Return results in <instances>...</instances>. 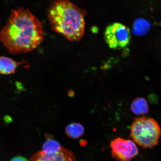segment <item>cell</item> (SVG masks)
<instances>
[{
  "label": "cell",
  "instance_id": "cell-11",
  "mask_svg": "<svg viewBox=\"0 0 161 161\" xmlns=\"http://www.w3.org/2000/svg\"><path fill=\"white\" fill-rule=\"evenodd\" d=\"M62 147L57 141L48 137L42 147V151L46 154H52L59 152Z\"/></svg>",
  "mask_w": 161,
  "mask_h": 161
},
{
  "label": "cell",
  "instance_id": "cell-8",
  "mask_svg": "<svg viewBox=\"0 0 161 161\" xmlns=\"http://www.w3.org/2000/svg\"><path fill=\"white\" fill-rule=\"evenodd\" d=\"M131 110L136 115H140L147 114L149 111L147 102L144 98H136L132 103Z\"/></svg>",
  "mask_w": 161,
  "mask_h": 161
},
{
  "label": "cell",
  "instance_id": "cell-2",
  "mask_svg": "<svg viewBox=\"0 0 161 161\" xmlns=\"http://www.w3.org/2000/svg\"><path fill=\"white\" fill-rule=\"evenodd\" d=\"M86 11L69 0H55L50 7L49 19L53 29L71 41L83 37Z\"/></svg>",
  "mask_w": 161,
  "mask_h": 161
},
{
  "label": "cell",
  "instance_id": "cell-5",
  "mask_svg": "<svg viewBox=\"0 0 161 161\" xmlns=\"http://www.w3.org/2000/svg\"><path fill=\"white\" fill-rule=\"evenodd\" d=\"M110 147L113 158L118 161H131L137 155V147L133 141L120 137L111 141Z\"/></svg>",
  "mask_w": 161,
  "mask_h": 161
},
{
  "label": "cell",
  "instance_id": "cell-10",
  "mask_svg": "<svg viewBox=\"0 0 161 161\" xmlns=\"http://www.w3.org/2000/svg\"><path fill=\"white\" fill-rule=\"evenodd\" d=\"M65 132L66 135L69 137L76 139L83 135L84 128L81 124L78 123H73L66 126Z\"/></svg>",
  "mask_w": 161,
  "mask_h": 161
},
{
  "label": "cell",
  "instance_id": "cell-9",
  "mask_svg": "<svg viewBox=\"0 0 161 161\" xmlns=\"http://www.w3.org/2000/svg\"><path fill=\"white\" fill-rule=\"evenodd\" d=\"M151 27L150 24L148 21L142 19H137L133 26L132 33L137 36L146 35Z\"/></svg>",
  "mask_w": 161,
  "mask_h": 161
},
{
  "label": "cell",
  "instance_id": "cell-4",
  "mask_svg": "<svg viewBox=\"0 0 161 161\" xmlns=\"http://www.w3.org/2000/svg\"><path fill=\"white\" fill-rule=\"evenodd\" d=\"M105 40L109 47L120 49L127 46L130 39V30L120 23H114L107 27L104 33Z\"/></svg>",
  "mask_w": 161,
  "mask_h": 161
},
{
  "label": "cell",
  "instance_id": "cell-6",
  "mask_svg": "<svg viewBox=\"0 0 161 161\" xmlns=\"http://www.w3.org/2000/svg\"><path fill=\"white\" fill-rule=\"evenodd\" d=\"M30 161H75L74 155L70 151L62 147L56 153L48 155L39 152L32 157Z\"/></svg>",
  "mask_w": 161,
  "mask_h": 161
},
{
  "label": "cell",
  "instance_id": "cell-7",
  "mask_svg": "<svg viewBox=\"0 0 161 161\" xmlns=\"http://www.w3.org/2000/svg\"><path fill=\"white\" fill-rule=\"evenodd\" d=\"M19 64L11 58L1 56L0 57V74L9 75L15 73Z\"/></svg>",
  "mask_w": 161,
  "mask_h": 161
},
{
  "label": "cell",
  "instance_id": "cell-3",
  "mask_svg": "<svg viewBox=\"0 0 161 161\" xmlns=\"http://www.w3.org/2000/svg\"><path fill=\"white\" fill-rule=\"evenodd\" d=\"M130 135L139 146L151 148L158 144L161 130L156 120L143 116L135 119L131 126Z\"/></svg>",
  "mask_w": 161,
  "mask_h": 161
},
{
  "label": "cell",
  "instance_id": "cell-12",
  "mask_svg": "<svg viewBox=\"0 0 161 161\" xmlns=\"http://www.w3.org/2000/svg\"><path fill=\"white\" fill-rule=\"evenodd\" d=\"M10 161H29L23 157L18 156L12 159Z\"/></svg>",
  "mask_w": 161,
  "mask_h": 161
},
{
  "label": "cell",
  "instance_id": "cell-1",
  "mask_svg": "<svg viewBox=\"0 0 161 161\" xmlns=\"http://www.w3.org/2000/svg\"><path fill=\"white\" fill-rule=\"evenodd\" d=\"M44 34L41 23L29 10L19 8L12 11L0 31V42L11 53H27L41 43Z\"/></svg>",
  "mask_w": 161,
  "mask_h": 161
}]
</instances>
